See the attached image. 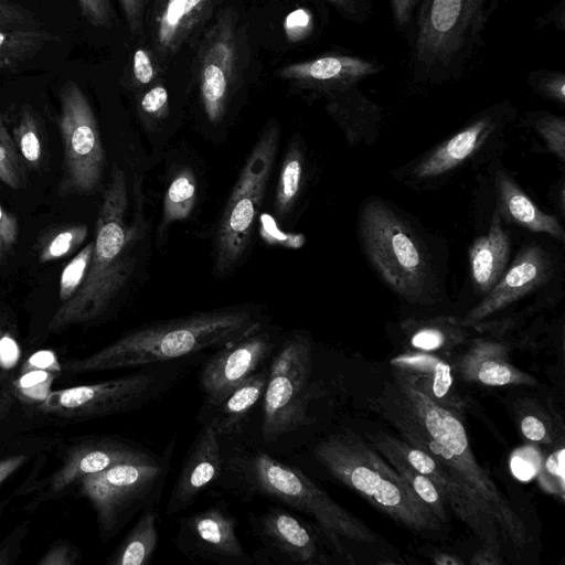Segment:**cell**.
I'll return each instance as SVG.
<instances>
[{
    "label": "cell",
    "instance_id": "56",
    "mask_svg": "<svg viewBox=\"0 0 565 565\" xmlns=\"http://www.w3.org/2000/svg\"><path fill=\"white\" fill-rule=\"evenodd\" d=\"M34 370H44V371H58L61 366H58L55 356L50 351H42L33 354L28 364L23 365L21 373H25Z\"/></svg>",
    "mask_w": 565,
    "mask_h": 565
},
{
    "label": "cell",
    "instance_id": "17",
    "mask_svg": "<svg viewBox=\"0 0 565 565\" xmlns=\"http://www.w3.org/2000/svg\"><path fill=\"white\" fill-rule=\"evenodd\" d=\"M511 114L512 106L505 102L484 109L470 124L419 160L413 170L415 179L429 181L459 168L481 149Z\"/></svg>",
    "mask_w": 565,
    "mask_h": 565
},
{
    "label": "cell",
    "instance_id": "44",
    "mask_svg": "<svg viewBox=\"0 0 565 565\" xmlns=\"http://www.w3.org/2000/svg\"><path fill=\"white\" fill-rule=\"evenodd\" d=\"M158 71L151 53L145 47H138L132 57V83L138 88L150 85L157 78Z\"/></svg>",
    "mask_w": 565,
    "mask_h": 565
},
{
    "label": "cell",
    "instance_id": "30",
    "mask_svg": "<svg viewBox=\"0 0 565 565\" xmlns=\"http://www.w3.org/2000/svg\"><path fill=\"white\" fill-rule=\"evenodd\" d=\"M305 179V153L300 142L292 139L284 156L276 186L274 211L285 220L292 211L302 190Z\"/></svg>",
    "mask_w": 565,
    "mask_h": 565
},
{
    "label": "cell",
    "instance_id": "8",
    "mask_svg": "<svg viewBox=\"0 0 565 565\" xmlns=\"http://www.w3.org/2000/svg\"><path fill=\"white\" fill-rule=\"evenodd\" d=\"M360 235L371 264L385 282L406 300L425 303L430 268L406 223L386 204L372 200L361 209Z\"/></svg>",
    "mask_w": 565,
    "mask_h": 565
},
{
    "label": "cell",
    "instance_id": "14",
    "mask_svg": "<svg viewBox=\"0 0 565 565\" xmlns=\"http://www.w3.org/2000/svg\"><path fill=\"white\" fill-rule=\"evenodd\" d=\"M175 544L191 558L223 565L255 564L239 541L236 519L223 504L182 519Z\"/></svg>",
    "mask_w": 565,
    "mask_h": 565
},
{
    "label": "cell",
    "instance_id": "42",
    "mask_svg": "<svg viewBox=\"0 0 565 565\" xmlns=\"http://www.w3.org/2000/svg\"><path fill=\"white\" fill-rule=\"evenodd\" d=\"M140 115L149 121L161 120L169 113V96L163 84L157 83L138 97Z\"/></svg>",
    "mask_w": 565,
    "mask_h": 565
},
{
    "label": "cell",
    "instance_id": "16",
    "mask_svg": "<svg viewBox=\"0 0 565 565\" xmlns=\"http://www.w3.org/2000/svg\"><path fill=\"white\" fill-rule=\"evenodd\" d=\"M164 458L120 438L102 437L82 441L68 451L35 502L62 494L66 488L77 484L83 478L109 467L120 463H159Z\"/></svg>",
    "mask_w": 565,
    "mask_h": 565
},
{
    "label": "cell",
    "instance_id": "24",
    "mask_svg": "<svg viewBox=\"0 0 565 565\" xmlns=\"http://www.w3.org/2000/svg\"><path fill=\"white\" fill-rule=\"evenodd\" d=\"M510 249L511 241L497 210L488 233L475 241L469 253L470 273L479 292L487 295L502 277Z\"/></svg>",
    "mask_w": 565,
    "mask_h": 565
},
{
    "label": "cell",
    "instance_id": "53",
    "mask_svg": "<svg viewBox=\"0 0 565 565\" xmlns=\"http://www.w3.org/2000/svg\"><path fill=\"white\" fill-rule=\"evenodd\" d=\"M417 0H390L394 26L405 35L411 26Z\"/></svg>",
    "mask_w": 565,
    "mask_h": 565
},
{
    "label": "cell",
    "instance_id": "28",
    "mask_svg": "<svg viewBox=\"0 0 565 565\" xmlns=\"http://www.w3.org/2000/svg\"><path fill=\"white\" fill-rule=\"evenodd\" d=\"M159 499L150 501L142 510L129 533L111 553L109 565H147L150 563L158 545Z\"/></svg>",
    "mask_w": 565,
    "mask_h": 565
},
{
    "label": "cell",
    "instance_id": "18",
    "mask_svg": "<svg viewBox=\"0 0 565 565\" xmlns=\"http://www.w3.org/2000/svg\"><path fill=\"white\" fill-rule=\"evenodd\" d=\"M250 523L276 562L305 565L326 562L312 527L284 508L270 507Z\"/></svg>",
    "mask_w": 565,
    "mask_h": 565
},
{
    "label": "cell",
    "instance_id": "52",
    "mask_svg": "<svg viewBox=\"0 0 565 565\" xmlns=\"http://www.w3.org/2000/svg\"><path fill=\"white\" fill-rule=\"evenodd\" d=\"M522 435L533 443H548L550 429L546 422L536 414H527L522 417L520 423Z\"/></svg>",
    "mask_w": 565,
    "mask_h": 565
},
{
    "label": "cell",
    "instance_id": "62",
    "mask_svg": "<svg viewBox=\"0 0 565 565\" xmlns=\"http://www.w3.org/2000/svg\"><path fill=\"white\" fill-rule=\"evenodd\" d=\"M12 65L6 61L0 60V71L11 67Z\"/></svg>",
    "mask_w": 565,
    "mask_h": 565
},
{
    "label": "cell",
    "instance_id": "5",
    "mask_svg": "<svg viewBox=\"0 0 565 565\" xmlns=\"http://www.w3.org/2000/svg\"><path fill=\"white\" fill-rule=\"evenodd\" d=\"M317 461L341 483L412 531H440L443 523L385 458L349 429L332 433L313 449Z\"/></svg>",
    "mask_w": 565,
    "mask_h": 565
},
{
    "label": "cell",
    "instance_id": "47",
    "mask_svg": "<svg viewBox=\"0 0 565 565\" xmlns=\"http://www.w3.org/2000/svg\"><path fill=\"white\" fill-rule=\"evenodd\" d=\"M19 238V220L8 212L0 202V263L13 252Z\"/></svg>",
    "mask_w": 565,
    "mask_h": 565
},
{
    "label": "cell",
    "instance_id": "33",
    "mask_svg": "<svg viewBox=\"0 0 565 565\" xmlns=\"http://www.w3.org/2000/svg\"><path fill=\"white\" fill-rule=\"evenodd\" d=\"M12 138L25 164L38 168L42 160V143L38 121L32 109L26 105L21 109Z\"/></svg>",
    "mask_w": 565,
    "mask_h": 565
},
{
    "label": "cell",
    "instance_id": "38",
    "mask_svg": "<svg viewBox=\"0 0 565 565\" xmlns=\"http://www.w3.org/2000/svg\"><path fill=\"white\" fill-rule=\"evenodd\" d=\"M533 128L543 138L548 149L561 161L565 159V119L552 114L536 115L532 120Z\"/></svg>",
    "mask_w": 565,
    "mask_h": 565
},
{
    "label": "cell",
    "instance_id": "4",
    "mask_svg": "<svg viewBox=\"0 0 565 565\" xmlns=\"http://www.w3.org/2000/svg\"><path fill=\"white\" fill-rule=\"evenodd\" d=\"M128 192L124 171L114 166L99 206L94 249L84 281L62 302L49 330L88 323L100 318L132 275V245L139 237L140 216L134 226L127 222Z\"/></svg>",
    "mask_w": 565,
    "mask_h": 565
},
{
    "label": "cell",
    "instance_id": "20",
    "mask_svg": "<svg viewBox=\"0 0 565 565\" xmlns=\"http://www.w3.org/2000/svg\"><path fill=\"white\" fill-rule=\"evenodd\" d=\"M382 70L383 66L373 60L329 54L285 65L278 74L305 89L331 96L356 86Z\"/></svg>",
    "mask_w": 565,
    "mask_h": 565
},
{
    "label": "cell",
    "instance_id": "1",
    "mask_svg": "<svg viewBox=\"0 0 565 565\" xmlns=\"http://www.w3.org/2000/svg\"><path fill=\"white\" fill-rule=\"evenodd\" d=\"M377 407L411 445L441 462L516 550L529 544L525 523L475 457L456 412L428 397L405 370L394 367Z\"/></svg>",
    "mask_w": 565,
    "mask_h": 565
},
{
    "label": "cell",
    "instance_id": "35",
    "mask_svg": "<svg viewBox=\"0 0 565 565\" xmlns=\"http://www.w3.org/2000/svg\"><path fill=\"white\" fill-rule=\"evenodd\" d=\"M0 181L18 190L22 188L24 174L22 159L13 138L10 136L0 116Z\"/></svg>",
    "mask_w": 565,
    "mask_h": 565
},
{
    "label": "cell",
    "instance_id": "27",
    "mask_svg": "<svg viewBox=\"0 0 565 565\" xmlns=\"http://www.w3.org/2000/svg\"><path fill=\"white\" fill-rule=\"evenodd\" d=\"M268 371L258 370L234 387L217 405L207 408V422L218 436L232 433L263 398Z\"/></svg>",
    "mask_w": 565,
    "mask_h": 565
},
{
    "label": "cell",
    "instance_id": "58",
    "mask_svg": "<svg viewBox=\"0 0 565 565\" xmlns=\"http://www.w3.org/2000/svg\"><path fill=\"white\" fill-rule=\"evenodd\" d=\"M471 563L475 565H500L503 563V558L499 551L483 546L472 556Z\"/></svg>",
    "mask_w": 565,
    "mask_h": 565
},
{
    "label": "cell",
    "instance_id": "2",
    "mask_svg": "<svg viewBox=\"0 0 565 565\" xmlns=\"http://www.w3.org/2000/svg\"><path fill=\"white\" fill-rule=\"evenodd\" d=\"M266 320L259 308L232 306L154 321L86 358L63 361L61 370L88 373L174 361L243 339L263 329Z\"/></svg>",
    "mask_w": 565,
    "mask_h": 565
},
{
    "label": "cell",
    "instance_id": "60",
    "mask_svg": "<svg viewBox=\"0 0 565 565\" xmlns=\"http://www.w3.org/2000/svg\"><path fill=\"white\" fill-rule=\"evenodd\" d=\"M14 392L0 384V422L4 418L13 402Z\"/></svg>",
    "mask_w": 565,
    "mask_h": 565
},
{
    "label": "cell",
    "instance_id": "25",
    "mask_svg": "<svg viewBox=\"0 0 565 565\" xmlns=\"http://www.w3.org/2000/svg\"><path fill=\"white\" fill-rule=\"evenodd\" d=\"M213 0H167L157 19L154 42L162 56L175 54L207 14Z\"/></svg>",
    "mask_w": 565,
    "mask_h": 565
},
{
    "label": "cell",
    "instance_id": "7",
    "mask_svg": "<svg viewBox=\"0 0 565 565\" xmlns=\"http://www.w3.org/2000/svg\"><path fill=\"white\" fill-rule=\"evenodd\" d=\"M186 359L152 363L110 381L50 392L39 409L60 419L85 420L140 408L163 396L184 374Z\"/></svg>",
    "mask_w": 565,
    "mask_h": 565
},
{
    "label": "cell",
    "instance_id": "21",
    "mask_svg": "<svg viewBox=\"0 0 565 565\" xmlns=\"http://www.w3.org/2000/svg\"><path fill=\"white\" fill-rule=\"evenodd\" d=\"M223 465L220 436L211 424L204 423L184 457L167 501L166 514L172 515L192 505L220 477Z\"/></svg>",
    "mask_w": 565,
    "mask_h": 565
},
{
    "label": "cell",
    "instance_id": "32",
    "mask_svg": "<svg viewBox=\"0 0 565 565\" xmlns=\"http://www.w3.org/2000/svg\"><path fill=\"white\" fill-rule=\"evenodd\" d=\"M55 40L60 39L46 30L0 28V60L11 65L18 64L34 56Z\"/></svg>",
    "mask_w": 565,
    "mask_h": 565
},
{
    "label": "cell",
    "instance_id": "9",
    "mask_svg": "<svg viewBox=\"0 0 565 565\" xmlns=\"http://www.w3.org/2000/svg\"><path fill=\"white\" fill-rule=\"evenodd\" d=\"M280 129L270 120L247 157L222 212L215 238L214 269L225 274L246 254L275 163Z\"/></svg>",
    "mask_w": 565,
    "mask_h": 565
},
{
    "label": "cell",
    "instance_id": "36",
    "mask_svg": "<svg viewBox=\"0 0 565 565\" xmlns=\"http://www.w3.org/2000/svg\"><path fill=\"white\" fill-rule=\"evenodd\" d=\"M93 249L94 242L84 246L64 267L60 278L58 290L62 302L70 299L84 281L93 255Z\"/></svg>",
    "mask_w": 565,
    "mask_h": 565
},
{
    "label": "cell",
    "instance_id": "50",
    "mask_svg": "<svg viewBox=\"0 0 565 565\" xmlns=\"http://www.w3.org/2000/svg\"><path fill=\"white\" fill-rule=\"evenodd\" d=\"M331 4L345 19L362 23L371 11L370 0H319Z\"/></svg>",
    "mask_w": 565,
    "mask_h": 565
},
{
    "label": "cell",
    "instance_id": "61",
    "mask_svg": "<svg viewBox=\"0 0 565 565\" xmlns=\"http://www.w3.org/2000/svg\"><path fill=\"white\" fill-rule=\"evenodd\" d=\"M436 565H462L463 561L458 556L449 553H439L433 557Z\"/></svg>",
    "mask_w": 565,
    "mask_h": 565
},
{
    "label": "cell",
    "instance_id": "48",
    "mask_svg": "<svg viewBox=\"0 0 565 565\" xmlns=\"http://www.w3.org/2000/svg\"><path fill=\"white\" fill-rule=\"evenodd\" d=\"M541 466V456L532 447L519 449L511 459V469L521 480L536 476Z\"/></svg>",
    "mask_w": 565,
    "mask_h": 565
},
{
    "label": "cell",
    "instance_id": "22",
    "mask_svg": "<svg viewBox=\"0 0 565 565\" xmlns=\"http://www.w3.org/2000/svg\"><path fill=\"white\" fill-rule=\"evenodd\" d=\"M459 371L468 382L486 386L532 385L535 379L515 367L505 344L477 340L459 360Z\"/></svg>",
    "mask_w": 565,
    "mask_h": 565
},
{
    "label": "cell",
    "instance_id": "49",
    "mask_svg": "<svg viewBox=\"0 0 565 565\" xmlns=\"http://www.w3.org/2000/svg\"><path fill=\"white\" fill-rule=\"evenodd\" d=\"M81 562L79 550L68 542L54 544L38 562L39 565H76Z\"/></svg>",
    "mask_w": 565,
    "mask_h": 565
},
{
    "label": "cell",
    "instance_id": "26",
    "mask_svg": "<svg viewBox=\"0 0 565 565\" xmlns=\"http://www.w3.org/2000/svg\"><path fill=\"white\" fill-rule=\"evenodd\" d=\"M495 189L500 212L532 232L546 233L564 242L565 233L558 220L534 204L505 172L499 171L497 173Z\"/></svg>",
    "mask_w": 565,
    "mask_h": 565
},
{
    "label": "cell",
    "instance_id": "54",
    "mask_svg": "<svg viewBox=\"0 0 565 565\" xmlns=\"http://www.w3.org/2000/svg\"><path fill=\"white\" fill-rule=\"evenodd\" d=\"M310 28L311 15L303 9L292 11L285 20L286 34L292 41L302 40Z\"/></svg>",
    "mask_w": 565,
    "mask_h": 565
},
{
    "label": "cell",
    "instance_id": "11",
    "mask_svg": "<svg viewBox=\"0 0 565 565\" xmlns=\"http://www.w3.org/2000/svg\"><path fill=\"white\" fill-rule=\"evenodd\" d=\"M170 452L159 463H120L77 483L96 512L103 541L117 535L136 513L159 499L170 467Z\"/></svg>",
    "mask_w": 565,
    "mask_h": 565
},
{
    "label": "cell",
    "instance_id": "55",
    "mask_svg": "<svg viewBox=\"0 0 565 565\" xmlns=\"http://www.w3.org/2000/svg\"><path fill=\"white\" fill-rule=\"evenodd\" d=\"M128 28L132 34L142 32L143 0H119Z\"/></svg>",
    "mask_w": 565,
    "mask_h": 565
},
{
    "label": "cell",
    "instance_id": "46",
    "mask_svg": "<svg viewBox=\"0 0 565 565\" xmlns=\"http://www.w3.org/2000/svg\"><path fill=\"white\" fill-rule=\"evenodd\" d=\"M82 15L94 26L110 28L114 10L109 0H77Z\"/></svg>",
    "mask_w": 565,
    "mask_h": 565
},
{
    "label": "cell",
    "instance_id": "31",
    "mask_svg": "<svg viewBox=\"0 0 565 565\" xmlns=\"http://www.w3.org/2000/svg\"><path fill=\"white\" fill-rule=\"evenodd\" d=\"M198 184L191 168L179 170L169 183L162 204L159 233H164L171 224L188 218L195 205Z\"/></svg>",
    "mask_w": 565,
    "mask_h": 565
},
{
    "label": "cell",
    "instance_id": "19",
    "mask_svg": "<svg viewBox=\"0 0 565 565\" xmlns=\"http://www.w3.org/2000/svg\"><path fill=\"white\" fill-rule=\"evenodd\" d=\"M552 273V262L540 245L524 247L499 281L463 319V326H475L543 285Z\"/></svg>",
    "mask_w": 565,
    "mask_h": 565
},
{
    "label": "cell",
    "instance_id": "51",
    "mask_svg": "<svg viewBox=\"0 0 565 565\" xmlns=\"http://www.w3.org/2000/svg\"><path fill=\"white\" fill-rule=\"evenodd\" d=\"M29 532L28 523H22L8 537L0 542V565L12 564L18 558L23 539Z\"/></svg>",
    "mask_w": 565,
    "mask_h": 565
},
{
    "label": "cell",
    "instance_id": "13",
    "mask_svg": "<svg viewBox=\"0 0 565 565\" xmlns=\"http://www.w3.org/2000/svg\"><path fill=\"white\" fill-rule=\"evenodd\" d=\"M237 17L233 9L222 11L205 33L196 54V76L207 119L218 124L227 109L236 78Z\"/></svg>",
    "mask_w": 565,
    "mask_h": 565
},
{
    "label": "cell",
    "instance_id": "59",
    "mask_svg": "<svg viewBox=\"0 0 565 565\" xmlns=\"http://www.w3.org/2000/svg\"><path fill=\"white\" fill-rule=\"evenodd\" d=\"M26 460L25 455H14L0 460V483L11 476Z\"/></svg>",
    "mask_w": 565,
    "mask_h": 565
},
{
    "label": "cell",
    "instance_id": "43",
    "mask_svg": "<svg viewBox=\"0 0 565 565\" xmlns=\"http://www.w3.org/2000/svg\"><path fill=\"white\" fill-rule=\"evenodd\" d=\"M53 379L51 371L34 370L21 373V377L15 383L17 391L29 399L43 401L50 393Z\"/></svg>",
    "mask_w": 565,
    "mask_h": 565
},
{
    "label": "cell",
    "instance_id": "29",
    "mask_svg": "<svg viewBox=\"0 0 565 565\" xmlns=\"http://www.w3.org/2000/svg\"><path fill=\"white\" fill-rule=\"evenodd\" d=\"M370 444L405 480L416 497L439 519L447 521L446 501L436 484L426 476L411 467L383 438L381 431L367 434Z\"/></svg>",
    "mask_w": 565,
    "mask_h": 565
},
{
    "label": "cell",
    "instance_id": "23",
    "mask_svg": "<svg viewBox=\"0 0 565 565\" xmlns=\"http://www.w3.org/2000/svg\"><path fill=\"white\" fill-rule=\"evenodd\" d=\"M390 363L407 371L418 387L438 404L456 413L462 408L455 391L451 367L446 361L428 352L416 351L402 353Z\"/></svg>",
    "mask_w": 565,
    "mask_h": 565
},
{
    "label": "cell",
    "instance_id": "45",
    "mask_svg": "<svg viewBox=\"0 0 565 565\" xmlns=\"http://www.w3.org/2000/svg\"><path fill=\"white\" fill-rule=\"evenodd\" d=\"M36 23V18L26 8L9 0H0V28L30 29L26 26H34Z\"/></svg>",
    "mask_w": 565,
    "mask_h": 565
},
{
    "label": "cell",
    "instance_id": "6",
    "mask_svg": "<svg viewBox=\"0 0 565 565\" xmlns=\"http://www.w3.org/2000/svg\"><path fill=\"white\" fill-rule=\"evenodd\" d=\"M227 472L245 493L258 494L311 516L321 534L342 557L349 554L343 540L376 543L379 535L362 520L338 504L300 470L255 451L230 457Z\"/></svg>",
    "mask_w": 565,
    "mask_h": 565
},
{
    "label": "cell",
    "instance_id": "34",
    "mask_svg": "<svg viewBox=\"0 0 565 565\" xmlns=\"http://www.w3.org/2000/svg\"><path fill=\"white\" fill-rule=\"evenodd\" d=\"M88 228L85 224H76L55 232L39 252L41 263L56 260L66 256L83 244L87 236Z\"/></svg>",
    "mask_w": 565,
    "mask_h": 565
},
{
    "label": "cell",
    "instance_id": "57",
    "mask_svg": "<svg viewBox=\"0 0 565 565\" xmlns=\"http://www.w3.org/2000/svg\"><path fill=\"white\" fill-rule=\"evenodd\" d=\"M546 23L553 24L561 31L565 30V0H561L555 8H552L548 12L540 18L539 26H543Z\"/></svg>",
    "mask_w": 565,
    "mask_h": 565
},
{
    "label": "cell",
    "instance_id": "39",
    "mask_svg": "<svg viewBox=\"0 0 565 565\" xmlns=\"http://www.w3.org/2000/svg\"><path fill=\"white\" fill-rule=\"evenodd\" d=\"M530 86L542 97L565 104V74L562 71L535 70L529 73Z\"/></svg>",
    "mask_w": 565,
    "mask_h": 565
},
{
    "label": "cell",
    "instance_id": "10",
    "mask_svg": "<svg viewBox=\"0 0 565 565\" xmlns=\"http://www.w3.org/2000/svg\"><path fill=\"white\" fill-rule=\"evenodd\" d=\"M312 373V343L305 333L287 337L271 355L263 395L260 433L273 443L308 420Z\"/></svg>",
    "mask_w": 565,
    "mask_h": 565
},
{
    "label": "cell",
    "instance_id": "37",
    "mask_svg": "<svg viewBox=\"0 0 565 565\" xmlns=\"http://www.w3.org/2000/svg\"><path fill=\"white\" fill-rule=\"evenodd\" d=\"M460 330L450 329L447 322L431 321L419 326L411 335V343L415 349L430 352L443 348L448 340L458 339Z\"/></svg>",
    "mask_w": 565,
    "mask_h": 565
},
{
    "label": "cell",
    "instance_id": "15",
    "mask_svg": "<svg viewBox=\"0 0 565 565\" xmlns=\"http://www.w3.org/2000/svg\"><path fill=\"white\" fill-rule=\"evenodd\" d=\"M276 348L274 334L264 328L220 348L203 363L199 375L205 407L217 405L234 387L257 372Z\"/></svg>",
    "mask_w": 565,
    "mask_h": 565
},
{
    "label": "cell",
    "instance_id": "12",
    "mask_svg": "<svg viewBox=\"0 0 565 565\" xmlns=\"http://www.w3.org/2000/svg\"><path fill=\"white\" fill-rule=\"evenodd\" d=\"M58 127L64 145V177L60 193H89L100 183L105 150L89 100L74 81L60 89Z\"/></svg>",
    "mask_w": 565,
    "mask_h": 565
},
{
    "label": "cell",
    "instance_id": "40",
    "mask_svg": "<svg viewBox=\"0 0 565 565\" xmlns=\"http://www.w3.org/2000/svg\"><path fill=\"white\" fill-rule=\"evenodd\" d=\"M20 359V347L17 338L0 320V384L8 388L15 391V384L11 380L12 370L15 367Z\"/></svg>",
    "mask_w": 565,
    "mask_h": 565
},
{
    "label": "cell",
    "instance_id": "3",
    "mask_svg": "<svg viewBox=\"0 0 565 565\" xmlns=\"http://www.w3.org/2000/svg\"><path fill=\"white\" fill-rule=\"evenodd\" d=\"M507 0H417L404 35L415 86L461 79L484 45L489 23Z\"/></svg>",
    "mask_w": 565,
    "mask_h": 565
},
{
    "label": "cell",
    "instance_id": "41",
    "mask_svg": "<svg viewBox=\"0 0 565 565\" xmlns=\"http://www.w3.org/2000/svg\"><path fill=\"white\" fill-rule=\"evenodd\" d=\"M564 447L552 452L541 466L539 471L540 486L548 493L564 499Z\"/></svg>",
    "mask_w": 565,
    "mask_h": 565
}]
</instances>
